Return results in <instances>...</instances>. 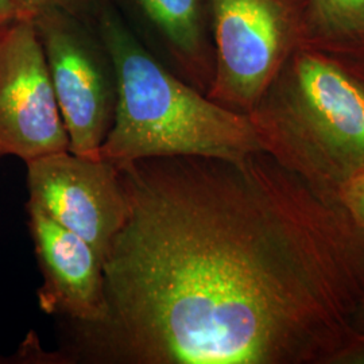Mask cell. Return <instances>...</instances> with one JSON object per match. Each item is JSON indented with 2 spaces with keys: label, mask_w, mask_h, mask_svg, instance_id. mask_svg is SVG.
<instances>
[{
  "label": "cell",
  "mask_w": 364,
  "mask_h": 364,
  "mask_svg": "<svg viewBox=\"0 0 364 364\" xmlns=\"http://www.w3.org/2000/svg\"><path fill=\"white\" fill-rule=\"evenodd\" d=\"M97 363L332 364L364 299V231L264 151L117 165Z\"/></svg>",
  "instance_id": "6da1fadb"
},
{
  "label": "cell",
  "mask_w": 364,
  "mask_h": 364,
  "mask_svg": "<svg viewBox=\"0 0 364 364\" xmlns=\"http://www.w3.org/2000/svg\"><path fill=\"white\" fill-rule=\"evenodd\" d=\"M117 68V103L99 156L117 165L156 156L240 159L262 151L248 115L230 111L164 65L108 0L96 18Z\"/></svg>",
  "instance_id": "7a4b0ae2"
},
{
  "label": "cell",
  "mask_w": 364,
  "mask_h": 364,
  "mask_svg": "<svg viewBox=\"0 0 364 364\" xmlns=\"http://www.w3.org/2000/svg\"><path fill=\"white\" fill-rule=\"evenodd\" d=\"M248 117L262 151L338 196L364 173V60L301 46Z\"/></svg>",
  "instance_id": "3957f363"
},
{
  "label": "cell",
  "mask_w": 364,
  "mask_h": 364,
  "mask_svg": "<svg viewBox=\"0 0 364 364\" xmlns=\"http://www.w3.org/2000/svg\"><path fill=\"white\" fill-rule=\"evenodd\" d=\"M215 75L209 99L248 115L302 46L308 0H209Z\"/></svg>",
  "instance_id": "277c9868"
},
{
  "label": "cell",
  "mask_w": 364,
  "mask_h": 364,
  "mask_svg": "<svg viewBox=\"0 0 364 364\" xmlns=\"http://www.w3.org/2000/svg\"><path fill=\"white\" fill-rule=\"evenodd\" d=\"M69 151L100 158L117 103V68L96 25L61 9L33 15Z\"/></svg>",
  "instance_id": "5b68a950"
},
{
  "label": "cell",
  "mask_w": 364,
  "mask_h": 364,
  "mask_svg": "<svg viewBox=\"0 0 364 364\" xmlns=\"http://www.w3.org/2000/svg\"><path fill=\"white\" fill-rule=\"evenodd\" d=\"M69 150L33 18L0 30V158L25 164Z\"/></svg>",
  "instance_id": "8992f818"
},
{
  "label": "cell",
  "mask_w": 364,
  "mask_h": 364,
  "mask_svg": "<svg viewBox=\"0 0 364 364\" xmlns=\"http://www.w3.org/2000/svg\"><path fill=\"white\" fill-rule=\"evenodd\" d=\"M28 201L87 240L102 260L127 215L119 168L68 151L26 162Z\"/></svg>",
  "instance_id": "52a82bcc"
},
{
  "label": "cell",
  "mask_w": 364,
  "mask_h": 364,
  "mask_svg": "<svg viewBox=\"0 0 364 364\" xmlns=\"http://www.w3.org/2000/svg\"><path fill=\"white\" fill-rule=\"evenodd\" d=\"M28 230L42 273L39 308L73 326L100 323L107 314L103 260L78 235L27 201Z\"/></svg>",
  "instance_id": "ba28073f"
},
{
  "label": "cell",
  "mask_w": 364,
  "mask_h": 364,
  "mask_svg": "<svg viewBox=\"0 0 364 364\" xmlns=\"http://www.w3.org/2000/svg\"><path fill=\"white\" fill-rule=\"evenodd\" d=\"M131 31L196 90L208 93L215 75L209 0H111Z\"/></svg>",
  "instance_id": "9c48e42d"
},
{
  "label": "cell",
  "mask_w": 364,
  "mask_h": 364,
  "mask_svg": "<svg viewBox=\"0 0 364 364\" xmlns=\"http://www.w3.org/2000/svg\"><path fill=\"white\" fill-rule=\"evenodd\" d=\"M302 46L364 60V0H308Z\"/></svg>",
  "instance_id": "30bf717a"
},
{
  "label": "cell",
  "mask_w": 364,
  "mask_h": 364,
  "mask_svg": "<svg viewBox=\"0 0 364 364\" xmlns=\"http://www.w3.org/2000/svg\"><path fill=\"white\" fill-rule=\"evenodd\" d=\"M19 1L31 15H34L36 11L42 9L55 7V9H61L64 11L73 14L78 18L95 25L97 15L108 0H19Z\"/></svg>",
  "instance_id": "8fae6325"
},
{
  "label": "cell",
  "mask_w": 364,
  "mask_h": 364,
  "mask_svg": "<svg viewBox=\"0 0 364 364\" xmlns=\"http://www.w3.org/2000/svg\"><path fill=\"white\" fill-rule=\"evenodd\" d=\"M338 198L364 231V173L347 182L340 189Z\"/></svg>",
  "instance_id": "7c38bea8"
},
{
  "label": "cell",
  "mask_w": 364,
  "mask_h": 364,
  "mask_svg": "<svg viewBox=\"0 0 364 364\" xmlns=\"http://www.w3.org/2000/svg\"><path fill=\"white\" fill-rule=\"evenodd\" d=\"M332 364H364L363 331H355L344 347L338 352Z\"/></svg>",
  "instance_id": "4fadbf2b"
},
{
  "label": "cell",
  "mask_w": 364,
  "mask_h": 364,
  "mask_svg": "<svg viewBox=\"0 0 364 364\" xmlns=\"http://www.w3.org/2000/svg\"><path fill=\"white\" fill-rule=\"evenodd\" d=\"M23 18H33V15L19 0H0V30Z\"/></svg>",
  "instance_id": "5bb4252c"
},
{
  "label": "cell",
  "mask_w": 364,
  "mask_h": 364,
  "mask_svg": "<svg viewBox=\"0 0 364 364\" xmlns=\"http://www.w3.org/2000/svg\"><path fill=\"white\" fill-rule=\"evenodd\" d=\"M353 328L358 331H363L364 332V299L359 304L355 317H353Z\"/></svg>",
  "instance_id": "9a60e30c"
}]
</instances>
